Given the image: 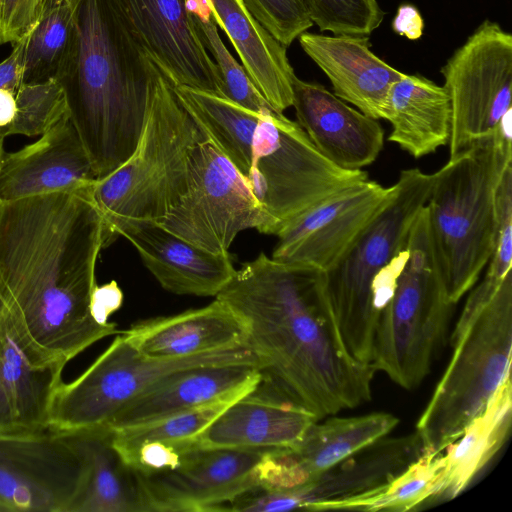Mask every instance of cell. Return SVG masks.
<instances>
[{
	"instance_id": "obj_27",
	"label": "cell",
	"mask_w": 512,
	"mask_h": 512,
	"mask_svg": "<svg viewBox=\"0 0 512 512\" xmlns=\"http://www.w3.org/2000/svg\"><path fill=\"white\" fill-rule=\"evenodd\" d=\"M211 17L237 52L250 80L270 106H292L296 77L287 50L248 11L242 0H206Z\"/></svg>"
},
{
	"instance_id": "obj_25",
	"label": "cell",
	"mask_w": 512,
	"mask_h": 512,
	"mask_svg": "<svg viewBox=\"0 0 512 512\" xmlns=\"http://www.w3.org/2000/svg\"><path fill=\"white\" fill-rule=\"evenodd\" d=\"M303 51L329 79L333 94L373 119H384L391 85L404 73L376 56L368 36L304 32Z\"/></svg>"
},
{
	"instance_id": "obj_2",
	"label": "cell",
	"mask_w": 512,
	"mask_h": 512,
	"mask_svg": "<svg viewBox=\"0 0 512 512\" xmlns=\"http://www.w3.org/2000/svg\"><path fill=\"white\" fill-rule=\"evenodd\" d=\"M215 298L245 324L264 376L317 420L371 400L376 370L347 352L323 272L260 253Z\"/></svg>"
},
{
	"instance_id": "obj_32",
	"label": "cell",
	"mask_w": 512,
	"mask_h": 512,
	"mask_svg": "<svg viewBox=\"0 0 512 512\" xmlns=\"http://www.w3.org/2000/svg\"><path fill=\"white\" fill-rule=\"evenodd\" d=\"M78 14L66 0H44L40 19L28 35L24 83H64L70 78L78 53Z\"/></svg>"
},
{
	"instance_id": "obj_14",
	"label": "cell",
	"mask_w": 512,
	"mask_h": 512,
	"mask_svg": "<svg viewBox=\"0 0 512 512\" xmlns=\"http://www.w3.org/2000/svg\"><path fill=\"white\" fill-rule=\"evenodd\" d=\"M83 477L69 433H0V510L66 512Z\"/></svg>"
},
{
	"instance_id": "obj_5",
	"label": "cell",
	"mask_w": 512,
	"mask_h": 512,
	"mask_svg": "<svg viewBox=\"0 0 512 512\" xmlns=\"http://www.w3.org/2000/svg\"><path fill=\"white\" fill-rule=\"evenodd\" d=\"M472 288L451 334L450 363L416 424L425 452L457 440L511 376L512 274L486 271Z\"/></svg>"
},
{
	"instance_id": "obj_13",
	"label": "cell",
	"mask_w": 512,
	"mask_h": 512,
	"mask_svg": "<svg viewBox=\"0 0 512 512\" xmlns=\"http://www.w3.org/2000/svg\"><path fill=\"white\" fill-rule=\"evenodd\" d=\"M424 452L417 434L386 436L324 471L311 481L287 490H249L230 503V511L281 512L350 509L405 470Z\"/></svg>"
},
{
	"instance_id": "obj_38",
	"label": "cell",
	"mask_w": 512,
	"mask_h": 512,
	"mask_svg": "<svg viewBox=\"0 0 512 512\" xmlns=\"http://www.w3.org/2000/svg\"><path fill=\"white\" fill-rule=\"evenodd\" d=\"M254 18L288 47L313 26L301 0H242Z\"/></svg>"
},
{
	"instance_id": "obj_17",
	"label": "cell",
	"mask_w": 512,
	"mask_h": 512,
	"mask_svg": "<svg viewBox=\"0 0 512 512\" xmlns=\"http://www.w3.org/2000/svg\"><path fill=\"white\" fill-rule=\"evenodd\" d=\"M265 450L194 447L174 469L134 471L144 512L225 511L224 505L256 488L254 468Z\"/></svg>"
},
{
	"instance_id": "obj_37",
	"label": "cell",
	"mask_w": 512,
	"mask_h": 512,
	"mask_svg": "<svg viewBox=\"0 0 512 512\" xmlns=\"http://www.w3.org/2000/svg\"><path fill=\"white\" fill-rule=\"evenodd\" d=\"M310 20L321 32L368 36L383 21L377 0H301Z\"/></svg>"
},
{
	"instance_id": "obj_18",
	"label": "cell",
	"mask_w": 512,
	"mask_h": 512,
	"mask_svg": "<svg viewBox=\"0 0 512 512\" xmlns=\"http://www.w3.org/2000/svg\"><path fill=\"white\" fill-rule=\"evenodd\" d=\"M399 419L386 412L354 417H329L312 423L292 446L267 450L257 466L264 490L303 485L344 459L387 436Z\"/></svg>"
},
{
	"instance_id": "obj_26",
	"label": "cell",
	"mask_w": 512,
	"mask_h": 512,
	"mask_svg": "<svg viewBox=\"0 0 512 512\" xmlns=\"http://www.w3.org/2000/svg\"><path fill=\"white\" fill-rule=\"evenodd\" d=\"M64 367L33 365L0 313V433L49 430L51 403Z\"/></svg>"
},
{
	"instance_id": "obj_30",
	"label": "cell",
	"mask_w": 512,
	"mask_h": 512,
	"mask_svg": "<svg viewBox=\"0 0 512 512\" xmlns=\"http://www.w3.org/2000/svg\"><path fill=\"white\" fill-rule=\"evenodd\" d=\"M511 420L510 376L500 384L460 437L442 451L444 466L433 500H451L470 485L506 441Z\"/></svg>"
},
{
	"instance_id": "obj_28",
	"label": "cell",
	"mask_w": 512,
	"mask_h": 512,
	"mask_svg": "<svg viewBox=\"0 0 512 512\" xmlns=\"http://www.w3.org/2000/svg\"><path fill=\"white\" fill-rule=\"evenodd\" d=\"M384 119L388 140L419 159L449 143L452 111L443 86L420 75H404L388 92Z\"/></svg>"
},
{
	"instance_id": "obj_36",
	"label": "cell",
	"mask_w": 512,
	"mask_h": 512,
	"mask_svg": "<svg viewBox=\"0 0 512 512\" xmlns=\"http://www.w3.org/2000/svg\"><path fill=\"white\" fill-rule=\"evenodd\" d=\"M193 17L202 42L218 67L223 85V97L258 114L276 112L250 80L244 67L227 49L212 17L195 15Z\"/></svg>"
},
{
	"instance_id": "obj_41",
	"label": "cell",
	"mask_w": 512,
	"mask_h": 512,
	"mask_svg": "<svg viewBox=\"0 0 512 512\" xmlns=\"http://www.w3.org/2000/svg\"><path fill=\"white\" fill-rule=\"evenodd\" d=\"M28 35L13 44L11 53L0 62V89L9 90L15 95L21 85L24 84Z\"/></svg>"
},
{
	"instance_id": "obj_1",
	"label": "cell",
	"mask_w": 512,
	"mask_h": 512,
	"mask_svg": "<svg viewBox=\"0 0 512 512\" xmlns=\"http://www.w3.org/2000/svg\"><path fill=\"white\" fill-rule=\"evenodd\" d=\"M92 186L0 200V313L35 366H66L120 333L90 312L97 259L110 244Z\"/></svg>"
},
{
	"instance_id": "obj_42",
	"label": "cell",
	"mask_w": 512,
	"mask_h": 512,
	"mask_svg": "<svg viewBox=\"0 0 512 512\" xmlns=\"http://www.w3.org/2000/svg\"><path fill=\"white\" fill-rule=\"evenodd\" d=\"M424 19L417 7L412 4H401L392 21L393 31L409 40H418L424 31Z\"/></svg>"
},
{
	"instance_id": "obj_10",
	"label": "cell",
	"mask_w": 512,
	"mask_h": 512,
	"mask_svg": "<svg viewBox=\"0 0 512 512\" xmlns=\"http://www.w3.org/2000/svg\"><path fill=\"white\" fill-rule=\"evenodd\" d=\"M368 178L326 159L305 131L283 115H263L255 128L245 181L277 224V233L299 214L341 188ZM276 233V235H277Z\"/></svg>"
},
{
	"instance_id": "obj_22",
	"label": "cell",
	"mask_w": 512,
	"mask_h": 512,
	"mask_svg": "<svg viewBox=\"0 0 512 512\" xmlns=\"http://www.w3.org/2000/svg\"><path fill=\"white\" fill-rule=\"evenodd\" d=\"M297 123L318 151L344 170L371 165L384 147V130L378 120L348 105L323 85L293 80Z\"/></svg>"
},
{
	"instance_id": "obj_6",
	"label": "cell",
	"mask_w": 512,
	"mask_h": 512,
	"mask_svg": "<svg viewBox=\"0 0 512 512\" xmlns=\"http://www.w3.org/2000/svg\"><path fill=\"white\" fill-rule=\"evenodd\" d=\"M433 182L434 173L419 168L402 170L388 203L343 257L323 272L340 337L358 362L371 364L384 277L406 248L411 226L426 204Z\"/></svg>"
},
{
	"instance_id": "obj_39",
	"label": "cell",
	"mask_w": 512,
	"mask_h": 512,
	"mask_svg": "<svg viewBox=\"0 0 512 512\" xmlns=\"http://www.w3.org/2000/svg\"><path fill=\"white\" fill-rule=\"evenodd\" d=\"M44 0H0V44H15L37 25Z\"/></svg>"
},
{
	"instance_id": "obj_8",
	"label": "cell",
	"mask_w": 512,
	"mask_h": 512,
	"mask_svg": "<svg viewBox=\"0 0 512 512\" xmlns=\"http://www.w3.org/2000/svg\"><path fill=\"white\" fill-rule=\"evenodd\" d=\"M406 259L377 321L371 365L400 387H418L443 345L452 313L435 261L426 207L413 222Z\"/></svg>"
},
{
	"instance_id": "obj_43",
	"label": "cell",
	"mask_w": 512,
	"mask_h": 512,
	"mask_svg": "<svg viewBox=\"0 0 512 512\" xmlns=\"http://www.w3.org/2000/svg\"><path fill=\"white\" fill-rule=\"evenodd\" d=\"M16 113L15 94L6 89H0V128L8 126Z\"/></svg>"
},
{
	"instance_id": "obj_3",
	"label": "cell",
	"mask_w": 512,
	"mask_h": 512,
	"mask_svg": "<svg viewBox=\"0 0 512 512\" xmlns=\"http://www.w3.org/2000/svg\"><path fill=\"white\" fill-rule=\"evenodd\" d=\"M75 69L63 84L70 119L97 179L132 154L153 99L157 66L121 25L107 0H81Z\"/></svg>"
},
{
	"instance_id": "obj_44",
	"label": "cell",
	"mask_w": 512,
	"mask_h": 512,
	"mask_svg": "<svg viewBox=\"0 0 512 512\" xmlns=\"http://www.w3.org/2000/svg\"><path fill=\"white\" fill-rule=\"evenodd\" d=\"M66 1L69 3V5H70L73 9H75V10H77V11L79 10V6H80V2H81V0H66Z\"/></svg>"
},
{
	"instance_id": "obj_34",
	"label": "cell",
	"mask_w": 512,
	"mask_h": 512,
	"mask_svg": "<svg viewBox=\"0 0 512 512\" xmlns=\"http://www.w3.org/2000/svg\"><path fill=\"white\" fill-rule=\"evenodd\" d=\"M237 400L224 399L149 423L112 431V442L118 452L144 442L178 444L193 439Z\"/></svg>"
},
{
	"instance_id": "obj_19",
	"label": "cell",
	"mask_w": 512,
	"mask_h": 512,
	"mask_svg": "<svg viewBox=\"0 0 512 512\" xmlns=\"http://www.w3.org/2000/svg\"><path fill=\"white\" fill-rule=\"evenodd\" d=\"M106 232L110 243L115 235L126 238L159 284L174 294L216 297L236 271L229 253L204 250L156 221L117 219Z\"/></svg>"
},
{
	"instance_id": "obj_11",
	"label": "cell",
	"mask_w": 512,
	"mask_h": 512,
	"mask_svg": "<svg viewBox=\"0 0 512 512\" xmlns=\"http://www.w3.org/2000/svg\"><path fill=\"white\" fill-rule=\"evenodd\" d=\"M158 223L216 254L229 253L243 230L277 233L276 222L254 198L244 177L207 137L192 151L186 193Z\"/></svg>"
},
{
	"instance_id": "obj_4",
	"label": "cell",
	"mask_w": 512,
	"mask_h": 512,
	"mask_svg": "<svg viewBox=\"0 0 512 512\" xmlns=\"http://www.w3.org/2000/svg\"><path fill=\"white\" fill-rule=\"evenodd\" d=\"M511 117L434 173L425 207L435 261L452 304L476 284L496 246L497 190L512 165Z\"/></svg>"
},
{
	"instance_id": "obj_35",
	"label": "cell",
	"mask_w": 512,
	"mask_h": 512,
	"mask_svg": "<svg viewBox=\"0 0 512 512\" xmlns=\"http://www.w3.org/2000/svg\"><path fill=\"white\" fill-rule=\"evenodd\" d=\"M16 113L13 121L0 128V133L41 136L64 116L70 114L63 84L55 79L38 83H24L16 95Z\"/></svg>"
},
{
	"instance_id": "obj_15",
	"label": "cell",
	"mask_w": 512,
	"mask_h": 512,
	"mask_svg": "<svg viewBox=\"0 0 512 512\" xmlns=\"http://www.w3.org/2000/svg\"><path fill=\"white\" fill-rule=\"evenodd\" d=\"M127 33L172 86L223 96L217 65L206 50L187 0H107Z\"/></svg>"
},
{
	"instance_id": "obj_12",
	"label": "cell",
	"mask_w": 512,
	"mask_h": 512,
	"mask_svg": "<svg viewBox=\"0 0 512 512\" xmlns=\"http://www.w3.org/2000/svg\"><path fill=\"white\" fill-rule=\"evenodd\" d=\"M451 103L449 158L497 132L512 113V35L483 21L441 68Z\"/></svg>"
},
{
	"instance_id": "obj_23",
	"label": "cell",
	"mask_w": 512,
	"mask_h": 512,
	"mask_svg": "<svg viewBox=\"0 0 512 512\" xmlns=\"http://www.w3.org/2000/svg\"><path fill=\"white\" fill-rule=\"evenodd\" d=\"M263 378L250 365H211L175 371L124 405L105 429L115 431L187 411L211 402L238 400Z\"/></svg>"
},
{
	"instance_id": "obj_21",
	"label": "cell",
	"mask_w": 512,
	"mask_h": 512,
	"mask_svg": "<svg viewBox=\"0 0 512 512\" xmlns=\"http://www.w3.org/2000/svg\"><path fill=\"white\" fill-rule=\"evenodd\" d=\"M317 418L291 401L269 378L226 408L199 435L197 448L271 449L297 443Z\"/></svg>"
},
{
	"instance_id": "obj_45",
	"label": "cell",
	"mask_w": 512,
	"mask_h": 512,
	"mask_svg": "<svg viewBox=\"0 0 512 512\" xmlns=\"http://www.w3.org/2000/svg\"><path fill=\"white\" fill-rule=\"evenodd\" d=\"M4 138L5 137L0 133V162H1L2 155L4 153V149H3Z\"/></svg>"
},
{
	"instance_id": "obj_20",
	"label": "cell",
	"mask_w": 512,
	"mask_h": 512,
	"mask_svg": "<svg viewBox=\"0 0 512 512\" xmlns=\"http://www.w3.org/2000/svg\"><path fill=\"white\" fill-rule=\"evenodd\" d=\"M96 180L88 153L68 114L35 142L3 153L0 200L78 191Z\"/></svg>"
},
{
	"instance_id": "obj_33",
	"label": "cell",
	"mask_w": 512,
	"mask_h": 512,
	"mask_svg": "<svg viewBox=\"0 0 512 512\" xmlns=\"http://www.w3.org/2000/svg\"><path fill=\"white\" fill-rule=\"evenodd\" d=\"M444 466L442 452H423L405 470L371 495L352 504L350 510L405 512L430 501Z\"/></svg>"
},
{
	"instance_id": "obj_16",
	"label": "cell",
	"mask_w": 512,
	"mask_h": 512,
	"mask_svg": "<svg viewBox=\"0 0 512 512\" xmlns=\"http://www.w3.org/2000/svg\"><path fill=\"white\" fill-rule=\"evenodd\" d=\"M394 186L370 179L351 183L320 200L278 233L272 258L331 269L390 200Z\"/></svg>"
},
{
	"instance_id": "obj_29",
	"label": "cell",
	"mask_w": 512,
	"mask_h": 512,
	"mask_svg": "<svg viewBox=\"0 0 512 512\" xmlns=\"http://www.w3.org/2000/svg\"><path fill=\"white\" fill-rule=\"evenodd\" d=\"M84 462V477L66 512H144L135 472L104 428L69 433Z\"/></svg>"
},
{
	"instance_id": "obj_31",
	"label": "cell",
	"mask_w": 512,
	"mask_h": 512,
	"mask_svg": "<svg viewBox=\"0 0 512 512\" xmlns=\"http://www.w3.org/2000/svg\"><path fill=\"white\" fill-rule=\"evenodd\" d=\"M173 88L205 136L245 179L250 167L253 134L265 114L250 111L209 91L187 86Z\"/></svg>"
},
{
	"instance_id": "obj_7",
	"label": "cell",
	"mask_w": 512,
	"mask_h": 512,
	"mask_svg": "<svg viewBox=\"0 0 512 512\" xmlns=\"http://www.w3.org/2000/svg\"><path fill=\"white\" fill-rule=\"evenodd\" d=\"M205 137L157 68L152 103L136 148L91 188L105 227L117 219L158 222L166 217L187 191L191 154Z\"/></svg>"
},
{
	"instance_id": "obj_24",
	"label": "cell",
	"mask_w": 512,
	"mask_h": 512,
	"mask_svg": "<svg viewBox=\"0 0 512 512\" xmlns=\"http://www.w3.org/2000/svg\"><path fill=\"white\" fill-rule=\"evenodd\" d=\"M141 355L153 359L192 357L246 345L240 317L223 301L179 314L138 321L121 331Z\"/></svg>"
},
{
	"instance_id": "obj_40",
	"label": "cell",
	"mask_w": 512,
	"mask_h": 512,
	"mask_svg": "<svg viewBox=\"0 0 512 512\" xmlns=\"http://www.w3.org/2000/svg\"><path fill=\"white\" fill-rule=\"evenodd\" d=\"M123 292L116 281L102 286L96 285L90 302L93 319L100 325H108L110 316L118 311L123 304Z\"/></svg>"
},
{
	"instance_id": "obj_9",
	"label": "cell",
	"mask_w": 512,
	"mask_h": 512,
	"mask_svg": "<svg viewBox=\"0 0 512 512\" xmlns=\"http://www.w3.org/2000/svg\"><path fill=\"white\" fill-rule=\"evenodd\" d=\"M211 365H250L261 369L245 345L192 357L153 359L141 355L121 331L109 347L76 379L56 388L49 430L72 433L106 428L129 401L161 378L178 370Z\"/></svg>"
}]
</instances>
